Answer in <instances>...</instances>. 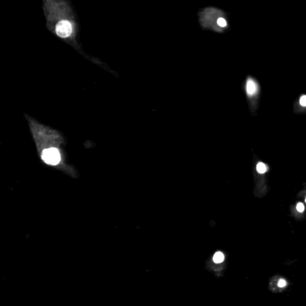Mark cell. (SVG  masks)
<instances>
[{
	"instance_id": "2",
	"label": "cell",
	"mask_w": 306,
	"mask_h": 306,
	"mask_svg": "<svg viewBox=\"0 0 306 306\" xmlns=\"http://www.w3.org/2000/svg\"><path fill=\"white\" fill-rule=\"evenodd\" d=\"M56 32L59 37L67 38L72 33V25L67 21H61L57 24Z\"/></svg>"
},
{
	"instance_id": "8",
	"label": "cell",
	"mask_w": 306,
	"mask_h": 306,
	"mask_svg": "<svg viewBox=\"0 0 306 306\" xmlns=\"http://www.w3.org/2000/svg\"><path fill=\"white\" fill-rule=\"evenodd\" d=\"M300 104H301L303 107L306 106V96L305 95H303V96L301 97V99H300Z\"/></svg>"
},
{
	"instance_id": "6",
	"label": "cell",
	"mask_w": 306,
	"mask_h": 306,
	"mask_svg": "<svg viewBox=\"0 0 306 306\" xmlns=\"http://www.w3.org/2000/svg\"><path fill=\"white\" fill-rule=\"evenodd\" d=\"M217 24L219 25L221 28H225V27L227 26V22H226V20L225 18H219L217 20Z\"/></svg>"
},
{
	"instance_id": "7",
	"label": "cell",
	"mask_w": 306,
	"mask_h": 306,
	"mask_svg": "<svg viewBox=\"0 0 306 306\" xmlns=\"http://www.w3.org/2000/svg\"><path fill=\"white\" fill-rule=\"evenodd\" d=\"M296 209H297L298 212H304V206L303 203H298L297 206H296Z\"/></svg>"
},
{
	"instance_id": "4",
	"label": "cell",
	"mask_w": 306,
	"mask_h": 306,
	"mask_svg": "<svg viewBox=\"0 0 306 306\" xmlns=\"http://www.w3.org/2000/svg\"><path fill=\"white\" fill-rule=\"evenodd\" d=\"M224 259H225V256H224V254H223L222 252H220V251L216 252V253L214 255V257H213V260H214L215 263H221V262L224 261Z\"/></svg>"
},
{
	"instance_id": "3",
	"label": "cell",
	"mask_w": 306,
	"mask_h": 306,
	"mask_svg": "<svg viewBox=\"0 0 306 306\" xmlns=\"http://www.w3.org/2000/svg\"><path fill=\"white\" fill-rule=\"evenodd\" d=\"M257 91H258V86H257L256 82L253 79H248L247 80V83H246V92H247V94L249 96H252V95H254V94L257 93Z\"/></svg>"
},
{
	"instance_id": "9",
	"label": "cell",
	"mask_w": 306,
	"mask_h": 306,
	"mask_svg": "<svg viewBox=\"0 0 306 306\" xmlns=\"http://www.w3.org/2000/svg\"><path fill=\"white\" fill-rule=\"evenodd\" d=\"M278 286L279 287H284V286H285L286 285V282H285V280H284V279H280L279 281H278Z\"/></svg>"
},
{
	"instance_id": "1",
	"label": "cell",
	"mask_w": 306,
	"mask_h": 306,
	"mask_svg": "<svg viewBox=\"0 0 306 306\" xmlns=\"http://www.w3.org/2000/svg\"><path fill=\"white\" fill-rule=\"evenodd\" d=\"M42 160L48 165H58L60 161V154L57 148H48L42 153Z\"/></svg>"
},
{
	"instance_id": "5",
	"label": "cell",
	"mask_w": 306,
	"mask_h": 306,
	"mask_svg": "<svg viewBox=\"0 0 306 306\" xmlns=\"http://www.w3.org/2000/svg\"><path fill=\"white\" fill-rule=\"evenodd\" d=\"M267 167L265 164H263V163H259V164L257 165V171H258V173H265L267 172Z\"/></svg>"
}]
</instances>
